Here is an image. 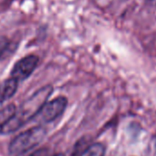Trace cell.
I'll return each instance as SVG.
<instances>
[{"label": "cell", "mask_w": 156, "mask_h": 156, "mask_svg": "<svg viewBox=\"0 0 156 156\" xmlns=\"http://www.w3.org/2000/svg\"><path fill=\"white\" fill-rule=\"evenodd\" d=\"M51 86H45L36 91L31 97L25 100L17 109L16 113L0 128L1 134H10L17 131L30 119H35L41 108L47 103L49 97L52 93Z\"/></svg>", "instance_id": "cell-1"}, {"label": "cell", "mask_w": 156, "mask_h": 156, "mask_svg": "<svg viewBox=\"0 0 156 156\" xmlns=\"http://www.w3.org/2000/svg\"><path fill=\"white\" fill-rule=\"evenodd\" d=\"M46 135L45 128L37 126L23 131L15 137L9 144V151L11 156H20L38 146Z\"/></svg>", "instance_id": "cell-2"}, {"label": "cell", "mask_w": 156, "mask_h": 156, "mask_svg": "<svg viewBox=\"0 0 156 156\" xmlns=\"http://www.w3.org/2000/svg\"><path fill=\"white\" fill-rule=\"evenodd\" d=\"M67 107V99L64 97H58L50 102H47L35 119L42 122H51L59 118Z\"/></svg>", "instance_id": "cell-3"}, {"label": "cell", "mask_w": 156, "mask_h": 156, "mask_svg": "<svg viewBox=\"0 0 156 156\" xmlns=\"http://www.w3.org/2000/svg\"><path fill=\"white\" fill-rule=\"evenodd\" d=\"M38 62L39 57L37 55L30 54L23 57L15 63L11 71V77L15 78L18 82L27 79L36 69Z\"/></svg>", "instance_id": "cell-4"}, {"label": "cell", "mask_w": 156, "mask_h": 156, "mask_svg": "<svg viewBox=\"0 0 156 156\" xmlns=\"http://www.w3.org/2000/svg\"><path fill=\"white\" fill-rule=\"evenodd\" d=\"M19 82L15 78H9V79L0 83V104H3L5 101L10 99L18 89Z\"/></svg>", "instance_id": "cell-5"}, {"label": "cell", "mask_w": 156, "mask_h": 156, "mask_svg": "<svg viewBox=\"0 0 156 156\" xmlns=\"http://www.w3.org/2000/svg\"><path fill=\"white\" fill-rule=\"evenodd\" d=\"M105 146L102 143H94L88 146L79 156H105Z\"/></svg>", "instance_id": "cell-6"}, {"label": "cell", "mask_w": 156, "mask_h": 156, "mask_svg": "<svg viewBox=\"0 0 156 156\" xmlns=\"http://www.w3.org/2000/svg\"><path fill=\"white\" fill-rule=\"evenodd\" d=\"M17 111V108L14 104H9L0 110V128H1Z\"/></svg>", "instance_id": "cell-7"}, {"label": "cell", "mask_w": 156, "mask_h": 156, "mask_svg": "<svg viewBox=\"0 0 156 156\" xmlns=\"http://www.w3.org/2000/svg\"><path fill=\"white\" fill-rule=\"evenodd\" d=\"M9 44V40L6 37H0V57H1Z\"/></svg>", "instance_id": "cell-8"}, {"label": "cell", "mask_w": 156, "mask_h": 156, "mask_svg": "<svg viewBox=\"0 0 156 156\" xmlns=\"http://www.w3.org/2000/svg\"><path fill=\"white\" fill-rule=\"evenodd\" d=\"M49 153H50L49 150L46 148H43V149H39V150L33 151L29 156H49Z\"/></svg>", "instance_id": "cell-9"}, {"label": "cell", "mask_w": 156, "mask_h": 156, "mask_svg": "<svg viewBox=\"0 0 156 156\" xmlns=\"http://www.w3.org/2000/svg\"><path fill=\"white\" fill-rule=\"evenodd\" d=\"M145 1L150 6H156V0H145Z\"/></svg>", "instance_id": "cell-10"}, {"label": "cell", "mask_w": 156, "mask_h": 156, "mask_svg": "<svg viewBox=\"0 0 156 156\" xmlns=\"http://www.w3.org/2000/svg\"><path fill=\"white\" fill-rule=\"evenodd\" d=\"M53 156H64L63 154H61V153H59V154H55V155H53Z\"/></svg>", "instance_id": "cell-11"}, {"label": "cell", "mask_w": 156, "mask_h": 156, "mask_svg": "<svg viewBox=\"0 0 156 156\" xmlns=\"http://www.w3.org/2000/svg\"><path fill=\"white\" fill-rule=\"evenodd\" d=\"M0 107H1V104H0ZM0 110H1V109H0Z\"/></svg>", "instance_id": "cell-12"}]
</instances>
